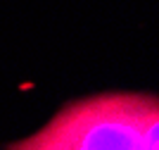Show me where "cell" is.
Returning a JSON list of instances; mask_svg holds the SVG:
<instances>
[{"instance_id": "7a4b0ae2", "label": "cell", "mask_w": 159, "mask_h": 150, "mask_svg": "<svg viewBox=\"0 0 159 150\" xmlns=\"http://www.w3.org/2000/svg\"><path fill=\"white\" fill-rule=\"evenodd\" d=\"M143 143L145 150H159V100L150 95L143 100Z\"/></svg>"}, {"instance_id": "6da1fadb", "label": "cell", "mask_w": 159, "mask_h": 150, "mask_svg": "<svg viewBox=\"0 0 159 150\" xmlns=\"http://www.w3.org/2000/svg\"><path fill=\"white\" fill-rule=\"evenodd\" d=\"M145 95H100L81 100L57 114L33 141L12 150H145L143 143Z\"/></svg>"}]
</instances>
